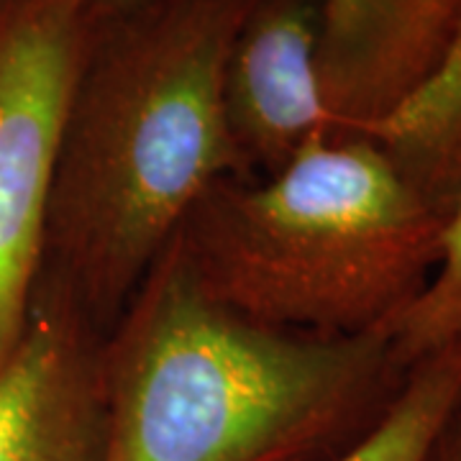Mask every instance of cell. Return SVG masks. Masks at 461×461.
<instances>
[{"label":"cell","mask_w":461,"mask_h":461,"mask_svg":"<svg viewBox=\"0 0 461 461\" xmlns=\"http://www.w3.org/2000/svg\"><path fill=\"white\" fill-rule=\"evenodd\" d=\"M251 5H95L47 229L62 293L87 321L118 318L205 193L241 172L223 75Z\"/></svg>","instance_id":"cell-1"},{"label":"cell","mask_w":461,"mask_h":461,"mask_svg":"<svg viewBox=\"0 0 461 461\" xmlns=\"http://www.w3.org/2000/svg\"><path fill=\"white\" fill-rule=\"evenodd\" d=\"M98 362L103 461L330 459L408 372L382 330L311 336L233 313L200 287L177 236Z\"/></svg>","instance_id":"cell-2"},{"label":"cell","mask_w":461,"mask_h":461,"mask_svg":"<svg viewBox=\"0 0 461 461\" xmlns=\"http://www.w3.org/2000/svg\"><path fill=\"white\" fill-rule=\"evenodd\" d=\"M444 223L366 136L339 131L259 185H213L177 241L200 287L233 313L293 333L359 336L423 290Z\"/></svg>","instance_id":"cell-3"},{"label":"cell","mask_w":461,"mask_h":461,"mask_svg":"<svg viewBox=\"0 0 461 461\" xmlns=\"http://www.w3.org/2000/svg\"><path fill=\"white\" fill-rule=\"evenodd\" d=\"M93 16L87 0H0V364L21 341L36 300L59 147Z\"/></svg>","instance_id":"cell-4"},{"label":"cell","mask_w":461,"mask_h":461,"mask_svg":"<svg viewBox=\"0 0 461 461\" xmlns=\"http://www.w3.org/2000/svg\"><path fill=\"white\" fill-rule=\"evenodd\" d=\"M223 113L241 172H280L339 133L318 75L315 0H254L223 75Z\"/></svg>","instance_id":"cell-5"},{"label":"cell","mask_w":461,"mask_h":461,"mask_svg":"<svg viewBox=\"0 0 461 461\" xmlns=\"http://www.w3.org/2000/svg\"><path fill=\"white\" fill-rule=\"evenodd\" d=\"M87 318L62 293L33 300L0 364V461H103L105 405Z\"/></svg>","instance_id":"cell-6"},{"label":"cell","mask_w":461,"mask_h":461,"mask_svg":"<svg viewBox=\"0 0 461 461\" xmlns=\"http://www.w3.org/2000/svg\"><path fill=\"white\" fill-rule=\"evenodd\" d=\"M318 75L339 131H359L420 83L456 32L461 0H315Z\"/></svg>","instance_id":"cell-7"},{"label":"cell","mask_w":461,"mask_h":461,"mask_svg":"<svg viewBox=\"0 0 461 461\" xmlns=\"http://www.w3.org/2000/svg\"><path fill=\"white\" fill-rule=\"evenodd\" d=\"M397 175L448 215L461 198V18L429 75L359 131Z\"/></svg>","instance_id":"cell-8"},{"label":"cell","mask_w":461,"mask_h":461,"mask_svg":"<svg viewBox=\"0 0 461 461\" xmlns=\"http://www.w3.org/2000/svg\"><path fill=\"white\" fill-rule=\"evenodd\" d=\"M461 395V341L408 366L390 405L357 441L326 461H423Z\"/></svg>","instance_id":"cell-9"},{"label":"cell","mask_w":461,"mask_h":461,"mask_svg":"<svg viewBox=\"0 0 461 461\" xmlns=\"http://www.w3.org/2000/svg\"><path fill=\"white\" fill-rule=\"evenodd\" d=\"M382 333L405 369L461 341V198L446 215L438 259L429 282Z\"/></svg>","instance_id":"cell-10"},{"label":"cell","mask_w":461,"mask_h":461,"mask_svg":"<svg viewBox=\"0 0 461 461\" xmlns=\"http://www.w3.org/2000/svg\"><path fill=\"white\" fill-rule=\"evenodd\" d=\"M423 461H461V395L436 430Z\"/></svg>","instance_id":"cell-11"},{"label":"cell","mask_w":461,"mask_h":461,"mask_svg":"<svg viewBox=\"0 0 461 461\" xmlns=\"http://www.w3.org/2000/svg\"><path fill=\"white\" fill-rule=\"evenodd\" d=\"M93 5H113V3H123V0H87Z\"/></svg>","instance_id":"cell-12"}]
</instances>
